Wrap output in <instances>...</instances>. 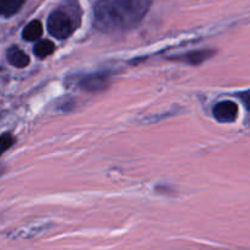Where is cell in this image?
Returning <instances> with one entry per match:
<instances>
[{"mask_svg": "<svg viewBox=\"0 0 250 250\" xmlns=\"http://www.w3.org/2000/svg\"><path fill=\"white\" fill-rule=\"evenodd\" d=\"M152 5V0H98L93 23L102 32H122L136 27Z\"/></svg>", "mask_w": 250, "mask_h": 250, "instance_id": "6da1fadb", "label": "cell"}, {"mask_svg": "<svg viewBox=\"0 0 250 250\" xmlns=\"http://www.w3.org/2000/svg\"><path fill=\"white\" fill-rule=\"evenodd\" d=\"M81 20L78 0H66L64 5L53 11L47 21L48 32L58 40H66L79 27Z\"/></svg>", "mask_w": 250, "mask_h": 250, "instance_id": "7a4b0ae2", "label": "cell"}, {"mask_svg": "<svg viewBox=\"0 0 250 250\" xmlns=\"http://www.w3.org/2000/svg\"><path fill=\"white\" fill-rule=\"evenodd\" d=\"M109 86V76L105 73H96L86 75L79 81V87L87 92H100Z\"/></svg>", "mask_w": 250, "mask_h": 250, "instance_id": "3957f363", "label": "cell"}, {"mask_svg": "<svg viewBox=\"0 0 250 250\" xmlns=\"http://www.w3.org/2000/svg\"><path fill=\"white\" fill-rule=\"evenodd\" d=\"M213 117L220 123H233L238 117V105L232 101H223L213 107Z\"/></svg>", "mask_w": 250, "mask_h": 250, "instance_id": "277c9868", "label": "cell"}, {"mask_svg": "<svg viewBox=\"0 0 250 250\" xmlns=\"http://www.w3.org/2000/svg\"><path fill=\"white\" fill-rule=\"evenodd\" d=\"M215 54V50L212 49H200V50H193V52L185 53L182 55H174L170 58L173 62H182L189 65H200L204 62L210 59L212 55Z\"/></svg>", "mask_w": 250, "mask_h": 250, "instance_id": "5b68a950", "label": "cell"}, {"mask_svg": "<svg viewBox=\"0 0 250 250\" xmlns=\"http://www.w3.org/2000/svg\"><path fill=\"white\" fill-rule=\"evenodd\" d=\"M6 58H8V62L15 68L22 69L30 64V57L16 45L9 48L8 53H6Z\"/></svg>", "mask_w": 250, "mask_h": 250, "instance_id": "8992f818", "label": "cell"}, {"mask_svg": "<svg viewBox=\"0 0 250 250\" xmlns=\"http://www.w3.org/2000/svg\"><path fill=\"white\" fill-rule=\"evenodd\" d=\"M25 0H0V16L11 18L21 10Z\"/></svg>", "mask_w": 250, "mask_h": 250, "instance_id": "52a82bcc", "label": "cell"}, {"mask_svg": "<svg viewBox=\"0 0 250 250\" xmlns=\"http://www.w3.org/2000/svg\"><path fill=\"white\" fill-rule=\"evenodd\" d=\"M43 35V26L41 23V21L33 20L31 21L28 25H26V27L22 31V37L25 41L28 42H35L38 41Z\"/></svg>", "mask_w": 250, "mask_h": 250, "instance_id": "ba28073f", "label": "cell"}, {"mask_svg": "<svg viewBox=\"0 0 250 250\" xmlns=\"http://www.w3.org/2000/svg\"><path fill=\"white\" fill-rule=\"evenodd\" d=\"M54 50H55L54 43H53L52 41H48V40L40 41V42H37V44L35 45V48H33V53L36 54V57L41 58V59L50 55Z\"/></svg>", "mask_w": 250, "mask_h": 250, "instance_id": "9c48e42d", "label": "cell"}, {"mask_svg": "<svg viewBox=\"0 0 250 250\" xmlns=\"http://www.w3.org/2000/svg\"><path fill=\"white\" fill-rule=\"evenodd\" d=\"M15 144V138L10 133H4L0 135V157Z\"/></svg>", "mask_w": 250, "mask_h": 250, "instance_id": "30bf717a", "label": "cell"}, {"mask_svg": "<svg viewBox=\"0 0 250 250\" xmlns=\"http://www.w3.org/2000/svg\"><path fill=\"white\" fill-rule=\"evenodd\" d=\"M3 173H4V168L0 166V177H1V174H3Z\"/></svg>", "mask_w": 250, "mask_h": 250, "instance_id": "8fae6325", "label": "cell"}]
</instances>
